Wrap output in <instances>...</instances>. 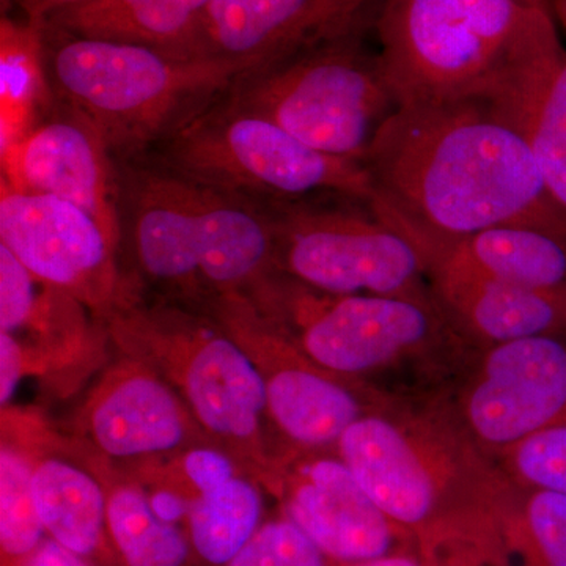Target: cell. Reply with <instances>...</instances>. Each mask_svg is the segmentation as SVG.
I'll list each match as a JSON object with an SVG mask.
<instances>
[{
  "label": "cell",
  "mask_w": 566,
  "mask_h": 566,
  "mask_svg": "<svg viewBox=\"0 0 566 566\" xmlns=\"http://www.w3.org/2000/svg\"><path fill=\"white\" fill-rule=\"evenodd\" d=\"M24 566H93L91 562L85 560L71 553L70 549L63 547L61 543L55 539L46 538L36 547L35 553L28 558Z\"/></svg>",
  "instance_id": "cell-31"
},
{
  "label": "cell",
  "mask_w": 566,
  "mask_h": 566,
  "mask_svg": "<svg viewBox=\"0 0 566 566\" xmlns=\"http://www.w3.org/2000/svg\"><path fill=\"white\" fill-rule=\"evenodd\" d=\"M95 458L106 488L112 545L122 566H207L185 528L163 516L133 476Z\"/></svg>",
  "instance_id": "cell-25"
},
{
  "label": "cell",
  "mask_w": 566,
  "mask_h": 566,
  "mask_svg": "<svg viewBox=\"0 0 566 566\" xmlns=\"http://www.w3.org/2000/svg\"><path fill=\"white\" fill-rule=\"evenodd\" d=\"M122 243L140 283L200 307L248 293L277 270L274 219L241 199L148 158L118 164Z\"/></svg>",
  "instance_id": "cell-4"
},
{
  "label": "cell",
  "mask_w": 566,
  "mask_h": 566,
  "mask_svg": "<svg viewBox=\"0 0 566 566\" xmlns=\"http://www.w3.org/2000/svg\"><path fill=\"white\" fill-rule=\"evenodd\" d=\"M227 566H334L318 546L285 516L264 521Z\"/></svg>",
  "instance_id": "cell-30"
},
{
  "label": "cell",
  "mask_w": 566,
  "mask_h": 566,
  "mask_svg": "<svg viewBox=\"0 0 566 566\" xmlns=\"http://www.w3.org/2000/svg\"><path fill=\"white\" fill-rule=\"evenodd\" d=\"M199 308L251 357L262 378L271 422L286 446L333 450L360 417L389 403L316 364L248 294H221Z\"/></svg>",
  "instance_id": "cell-11"
},
{
  "label": "cell",
  "mask_w": 566,
  "mask_h": 566,
  "mask_svg": "<svg viewBox=\"0 0 566 566\" xmlns=\"http://www.w3.org/2000/svg\"><path fill=\"white\" fill-rule=\"evenodd\" d=\"M99 322L120 356L147 365L180 395L203 433L262 485L285 442L255 365L202 308L156 294L126 274Z\"/></svg>",
  "instance_id": "cell-5"
},
{
  "label": "cell",
  "mask_w": 566,
  "mask_h": 566,
  "mask_svg": "<svg viewBox=\"0 0 566 566\" xmlns=\"http://www.w3.org/2000/svg\"><path fill=\"white\" fill-rule=\"evenodd\" d=\"M549 18L551 0H381L376 51L400 107L488 103Z\"/></svg>",
  "instance_id": "cell-7"
},
{
  "label": "cell",
  "mask_w": 566,
  "mask_h": 566,
  "mask_svg": "<svg viewBox=\"0 0 566 566\" xmlns=\"http://www.w3.org/2000/svg\"><path fill=\"white\" fill-rule=\"evenodd\" d=\"M144 158L264 207L316 200L370 205L376 196L364 163L308 147L234 102L229 91L193 112Z\"/></svg>",
  "instance_id": "cell-8"
},
{
  "label": "cell",
  "mask_w": 566,
  "mask_h": 566,
  "mask_svg": "<svg viewBox=\"0 0 566 566\" xmlns=\"http://www.w3.org/2000/svg\"><path fill=\"white\" fill-rule=\"evenodd\" d=\"M274 219L277 270L329 294L430 296L422 249L354 200L268 207Z\"/></svg>",
  "instance_id": "cell-10"
},
{
  "label": "cell",
  "mask_w": 566,
  "mask_h": 566,
  "mask_svg": "<svg viewBox=\"0 0 566 566\" xmlns=\"http://www.w3.org/2000/svg\"><path fill=\"white\" fill-rule=\"evenodd\" d=\"M494 458L513 485L566 495V424L528 436Z\"/></svg>",
  "instance_id": "cell-29"
},
{
  "label": "cell",
  "mask_w": 566,
  "mask_h": 566,
  "mask_svg": "<svg viewBox=\"0 0 566 566\" xmlns=\"http://www.w3.org/2000/svg\"><path fill=\"white\" fill-rule=\"evenodd\" d=\"M324 556L338 565L363 564L416 551L333 450L285 446L262 483Z\"/></svg>",
  "instance_id": "cell-14"
},
{
  "label": "cell",
  "mask_w": 566,
  "mask_h": 566,
  "mask_svg": "<svg viewBox=\"0 0 566 566\" xmlns=\"http://www.w3.org/2000/svg\"><path fill=\"white\" fill-rule=\"evenodd\" d=\"M488 103L523 134L551 199L566 216V48L554 18Z\"/></svg>",
  "instance_id": "cell-22"
},
{
  "label": "cell",
  "mask_w": 566,
  "mask_h": 566,
  "mask_svg": "<svg viewBox=\"0 0 566 566\" xmlns=\"http://www.w3.org/2000/svg\"><path fill=\"white\" fill-rule=\"evenodd\" d=\"M2 441L31 464L44 531L93 566H122L107 524V495L95 453L35 409L2 408Z\"/></svg>",
  "instance_id": "cell-17"
},
{
  "label": "cell",
  "mask_w": 566,
  "mask_h": 566,
  "mask_svg": "<svg viewBox=\"0 0 566 566\" xmlns=\"http://www.w3.org/2000/svg\"><path fill=\"white\" fill-rule=\"evenodd\" d=\"M334 564V562H333ZM334 566H458L444 564V562H434L430 558L420 556L416 551H406V553H395L390 556L375 558V560L363 562V564L338 565Z\"/></svg>",
  "instance_id": "cell-33"
},
{
  "label": "cell",
  "mask_w": 566,
  "mask_h": 566,
  "mask_svg": "<svg viewBox=\"0 0 566 566\" xmlns=\"http://www.w3.org/2000/svg\"><path fill=\"white\" fill-rule=\"evenodd\" d=\"M180 524L207 566H227L264 523L263 486L216 446L120 468Z\"/></svg>",
  "instance_id": "cell-15"
},
{
  "label": "cell",
  "mask_w": 566,
  "mask_h": 566,
  "mask_svg": "<svg viewBox=\"0 0 566 566\" xmlns=\"http://www.w3.org/2000/svg\"><path fill=\"white\" fill-rule=\"evenodd\" d=\"M434 300L480 349L536 335L566 337V294L499 281L436 252H424Z\"/></svg>",
  "instance_id": "cell-21"
},
{
  "label": "cell",
  "mask_w": 566,
  "mask_h": 566,
  "mask_svg": "<svg viewBox=\"0 0 566 566\" xmlns=\"http://www.w3.org/2000/svg\"><path fill=\"white\" fill-rule=\"evenodd\" d=\"M371 210L419 243L505 223L566 227L523 134L485 102L400 107L365 159Z\"/></svg>",
  "instance_id": "cell-1"
},
{
  "label": "cell",
  "mask_w": 566,
  "mask_h": 566,
  "mask_svg": "<svg viewBox=\"0 0 566 566\" xmlns=\"http://www.w3.org/2000/svg\"><path fill=\"white\" fill-rule=\"evenodd\" d=\"M70 434L120 468L214 446L169 382L123 356L85 395Z\"/></svg>",
  "instance_id": "cell-18"
},
{
  "label": "cell",
  "mask_w": 566,
  "mask_h": 566,
  "mask_svg": "<svg viewBox=\"0 0 566 566\" xmlns=\"http://www.w3.org/2000/svg\"><path fill=\"white\" fill-rule=\"evenodd\" d=\"M381 0H210L189 57L262 69L374 25Z\"/></svg>",
  "instance_id": "cell-19"
},
{
  "label": "cell",
  "mask_w": 566,
  "mask_h": 566,
  "mask_svg": "<svg viewBox=\"0 0 566 566\" xmlns=\"http://www.w3.org/2000/svg\"><path fill=\"white\" fill-rule=\"evenodd\" d=\"M365 29L245 74L230 96L308 147L365 164L376 136L400 109L378 51L364 43Z\"/></svg>",
  "instance_id": "cell-9"
},
{
  "label": "cell",
  "mask_w": 566,
  "mask_h": 566,
  "mask_svg": "<svg viewBox=\"0 0 566 566\" xmlns=\"http://www.w3.org/2000/svg\"><path fill=\"white\" fill-rule=\"evenodd\" d=\"M334 452L420 556L512 566L517 488L447 397L379 406L342 434Z\"/></svg>",
  "instance_id": "cell-2"
},
{
  "label": "cell",
  "mask_w": 566,
  "mask_h": 566,
  "mask_svg": "<svg viewBox=\"0 0 566 566\" xmlns=\"http://www.w3.org/2000/svg\"><path fill=\"white\" fill-rule=\"evenodd\" d=\"M245 294L316 364L386 401L447 397L482 352L433 294L322 293L281 271Z\"/></svg>",
  "instance_id": "cell-3"
},
{
  "label": "cell",
  "mask_w": 566,
  "mask_h": 566,
  "mask_svg": "<svg viewBox=\"0 0 566 566\" xmlns=\"http://www.w3.org/2000/svg\"><path fill=\"white\" fill-rule=\"evenodd\" d=\"M0 147L22 139L43 118L52 92L43 28L2 21L0 39Z\"/></svg>",
  "instance_id": "cell-26"
},
{
  "label": "cell",
  "mask_w": 566,
  "mask_h": 566,
  "mask_svg": "<svg viewBox=\"0 0 566 566\" xmlns=\"http://www.w3.org/2000/svg\"><path fill=\"white\" fill-rule=\"evenodd\" d=\"M510 545L512 566H566V495L517 488Z\"/></svg>",
  "instance_id": "cell-28"
},
{
  "label": "cell",
  "mask_w": 566,
  "mask_h": 566,
  "mask_svg": "<svg viewBox=\"0 0 566 566\" xmlns=\"http://www.w3.org/2000/svg\"><path fill=\"white\" fill-rule=\"evenodd\" d=\"M210 0H82L43 25L189 57Z\"/></svg>",
  "instance_id": "cell-24"
},
{
  "label": "cell",
  "mask_w": 566,
  "mask_h": 566,
  "mask_svg": "<svg viewBox=\"0 0 566 566\" xmlns=\"http://www.w3.org/2000/svg\"><path fill=\"white\" fill-rule=\"evenodd\" d=\"M54 31L61 39L44 55L52 92L102 134L117 164L144 158L193 112L263 70Z\"/></svg>",
  "instance_id": "cell-6"
},
{
  "label": "cell",
  "mask_w": 566,
  "mask_h": 566,
  "mask_svg": "<svg viewBox=\"0 0 566 566\" xmlns=\"http://www.w3.org/2000/svg\"><path fill=\"white\" fill-rule=\"evenodd\" d=\"M62 107L2 150V185L76 205L122 245L118 164L102 134Z\"/></svg>",
  "instance_id": "cell-20"
},
{
  "label": "cell",
  "mask_w": 566,
  "mask_h": 566,
  "mask_svg": "<svg viewBox=\"0 0 566 566\" xmlns=\"http://www.w3.org/2000/svg\"><path fill=\"white\" fill-rule=\"evenodd\" d=\"M103 323L70 294L41 282L0 249V403L21 379L40 376L70 392L103 357Z\"/></svg>",
  "instance_id": "cell-13"
},
{
  "label": "cell",
  "mask_w": 566,
  "mask_h": 566,
  "mask_svg": "<svg viewBox=\"0 0 566 566\" xmlns=\"http://www.w3.org/2000/svg\"><path fill=\"white\" fill-rule=\"evenodd\" d=\"M447 400L491 457L566 424V337L536 335L483 348Z\"/></svg>",
  "instance_id": "cell-12"
},
{
  "label": "cell",
  "mask_w": 566,
  "mask_h": 566,
  "mask_svg": "<svg viewBox=\"0 0 566 566\" xmlns=\"http://www.w3.org/2000/svg\"><path fill=\"white\" fill-rule=\"evenodd\" d=\"M0 244L36 279L70 294L98 319L125 285L120 245L87 211L57 197L2 185Z\"/></svg>",
  "instance_id": "cell-16"
},
{
  "label": "cell",
  "mask_w": 566,
  "mask_h": 566,
  "mask_svg": "<svg viewBox=\"0 0 566 566\" xmlns=\"http://www.w3.org/2000/svg\"><path fill=\"white\" fill-rule=\"evenodd\" d=\"M415 243L499 281L566 294V227L505 223L453 243Z\"/></svg>",
  "instance_id": "cell-23"
},
{
  "label": "cell",
  "mask_w": 566,
  "mask_h": 566,
  "mask_svg": "<svg viewBox=\"0 0 566 566\" xmlns=\"http://www.w3.org/2000/svg\"><path fill=\"white\" fill-rule=\"evenodd\" d=\"M32 490L31 464L10 442L0 446V566H24L46 538Z\"/></svg>",
  "instance_id": "cell-27"
},
{
  "label": "cell",
  "mask_w": 566,
  "mask_h": 566,
  "mask_svg": "<svg viewBox=\"0 0 566 566\" xmlns=\"http://www.w3.org/2000/svg\"><path fill=\"white\" fill-rule=\"evenodd\" d=\"M28 13L29 21L43 28L44 22L61 13V11L76 6L82 0H18Z\"/></svg>",
  "instance_id": "cell-32"
},
{
  "label": "cell",
  "mask_w": 566,
  "mask_h": 566,
  "mask_svg": "<svg viewBox=\"0 0 566 566\" xmlns=\"http://www.w3.org/2000/svg\"><path fill=\"white\" fill-rule=\"evenodd\" d=\"M551 11H553L558 28L566 36V0H551Z\"/></svg>",
  "instance_id": "cell-34"
}]
</instances>
